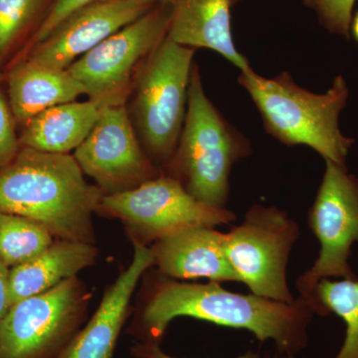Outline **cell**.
Instances as JSON below:
<instances>
[{"label": "cell", "instance_id": "8fae6325", "mask_svg": "<svg viewBox=\"0 0 358 358\" xmlns=\"http://www.w3.org/2000/svg\"><path fill=\"white\" fill-rule=\"evenodd\" d=\"M73 155L103 195L128 192L162 174L141 145L126 105L102 108Z\"/></svg>", "mask_w": 358, "mask_h": 358}, {"label": "cell", "instance_id": "277c9868", "mask_svg": "<svg viewBox=\"0 0 358 358\" xmlns=\"http://www.w3.org/2000/svg\"><path fill=\"white\" fill-rule=\"evenodd\" d=\"M251 154L248 138L205 95L199 65L193 64L185 124L162 174L176 178L199 201L226 208L232 167Z\"/></svg>", "mask_w": 358, "mask_h": 358}, {"label": "cell", "instance_id": "9c48e42d", "mask_svg": "<svg viewBox=\"0 0 358 358\" xmlns=\"http://www.w3.org/2000/svg\"><path fill=\"white\" fill-rule=\"evenodd\" d=\"M90 294L77 277L14 303L0 324V358H56L78 333Z\"/></svg>", "mask_w": 358, "mask_h": 358}, {"label": "cell", "instance_id": "3957f363", "mask_svg": "<svg viewBox=\"0 0 358 358\" xmlns=\"http://www.w3.org/2000/svg\"><path fill=\"white\" fill-rule=\"evenodd\" d=\"M238 82L248 92L266 131L275 140L289 147L307 145L324 160L346 167L355 141L343 136L338 126L350 95L345 78H334L324 94L301 88L288 72L265 78L250 68L241 72Z\"/></svg>", "mask_w": 358, "mask_h": 358}, {"label": "cell", "instance_id": "603a6c76", "mask_svg": "<svg viewBox=\"0 0 358 358\" xmlns=\"http://www.w3.org/2000/svg\"><path fill=\"white\" fill-rule=\"evenodd\" d=\"M20 148L17 124L7 96L6 78L0 72V169L7 166Z\"/></svg>", "mask_w": 358, "mask_h": 358}, {"label": "cell", "instance_id": "f1b7e54d", "mask_svg": "<svg viewBox=\"0 0 358 358\" xmlns=\"http://www.w3.org/2000/svg\"><path fill=\"white\" fill-rule=\"evenodd\" d=\"M241 1V0H232V3L235 4L237 3V2Z\"/></svg>", "mask_w": 358, "mask_h": 358}, {"label": "cell", "instance_id": "5bb4252c", "mask_svg": "<svg viewBox=\"0 0 358 358\" xmlns=\"http://www.w3.org/2000/svg\"><path fill=\"white\" fill-rule=\"evenodd\" d=\"M159 274L174 280L240 282L225 250V233L192 226L160 238L150 247Z\"/></svg>", "mask_w": 358, "mask_h": 358}, {"label": "cell", "instance_id": "d6986e66", "mask_svg": "<svg viewBox=\"0 0 358 358\" xmlns=\"http://www.w3.org/2000/svg\"><path fill=\"white\" fill-rule=\"evenodd\" d=\"M56 0H0V72L15 62Z\"/></svg>", "mask_w": 358, "mask_h": 358}, {"label": "cell", "instance_id": "44dd1931", "mask_svg": "<svg viewBox=\"0 0 358 358\" xmlns=\"http://www.w3.org/2000/svg\"><path fill=\"white\" fill-rule=\"evenodd\" d=\"M53 235L31 219L0 211V261L11 268L36 258L54 242Z\"/></svg>", "mask_w": 358, "mask_h": 358}, {"label": "cell", "instance_id": "2e32d148", "mask_svg": "<svg viewBox=\"0 0 358 358\" xmlns=\"http://www.w3.org/2000/svg\"><path fill=\"white\" fill-rule=\"evenodd\" d=\"M7 96L20 129L42 110L74 102L86 89L68 70L22 60L3 72Z\"/></svg>", "mask_w": 358, "mask_h": 358}, {"label": "cell", "instance_id": "7c38bea8", "mask_svg": "<svg viewBox=\"0 0 358 358\" xmlns=\"http://www.w3.org/2000/svg\"><path fill=\"white\" fill-rule=\"evenodd\" d=\"M155 6L138 0H106L90 4L71 14L23 60L67 70L87 52Z\"/></svg>", "mask_w": 358, "mask_h": 358}, {"label": "cell", "instance_id": "e0dca14e", "mask_svg": "<svg viewBox=\"0 0 358 358\" xmlns=\"http://www.w3.org/2000/svg\"><path fill=\"white\" fill-rule=\"evenodd\" d=\"M95 244L57 239L29 262L9 271V305L53 289L94 265Z\"/></svg>", "mask_w": 358, "mask_h": 358}, {"label": "cell", "instance_id": "484cf974", "mask_svg": "<svg viewBox=\"0 0 358 358\" xmlns=\"http://www.w3.org/2000/svg\"><path fill=\"white\" fill-rule=\"evenodd\" d=\"M9 271L0 261V324L3 322L7 312L10 308L9 305Z\"/></svg>", "mask_w": 358, "mask_h": 358}, {"label": "cell", "instance_id": "9a60e30c", "mask_svg": "<svg viewBox=\"0 0 358 358\" xmlns=\"http://www.w3.org/2000/svg\"><path fill=\"white\" fill-rule=\"evenodd\" d=\"M232 4V0H173L169 38L190 48L217 52L241 72L250 69L233 41Z\"/></svg>", "mask_w": 358, "mask_h": 358}, {"label": "cell", "instance_id": "30bf717a", "mask_svg": "<svg viewBox=\"0 0 358 358\" xmlns=\"http://www.w3.org/2000/svg\"><path fill=\"white\" fill-rule=\"evenodd\" d=\"M308 223L320 242V253L312 267L298 278L296 288L310 305L322 280L357 279L350 258L352 245L358 242V178L348 173V167L326 160Z\"/></svg>", "mask_w": 358, "mask_h": 358}, {"label": "cell", "instance_id": "7402d4cb", "mask_svg": "<svg viewBox=\"0 0 358 358\" xmlns=\"http://www.w3.org/2000/svg\"><path fill=\"white\" fill-rule=\"evenodd\" d=\"M357 0H303L317 13L320 24L329 32L350 38L352 10Z\"/></svg>", "mask_w": 358, "mask_h": 358}, {"label": "cell", "instance_id": "83f0119b", "mask_svg": "<svg viewBox=\"0 0 358 358\" xmlns=\"http://www.w3.org/2000/svg\"><path fill=\"white\" fill-rule=\"evenodd\" d=\"M138 1L147 2L150 4L162 3V2L169 1V0H138Z\"/></svg>", "mask_w": 358, "mask_h": 358}, {"label": "cell", "instance_id": "52a82bcc", "mask_svg": "<svg viewBox=\"0 0 358 358\" xmlns=\"http://www.w3.org/2000/svg\"><path fill=\"white\" fill-rule=\"evenodd\" d=\"M300 237L298 223L278 207L254 204L239 225L225 233V250L240 282L252 294L291 303L287 280L289 255Z\"/></svg>", "mask_w": 358, "mask_h": 358}, {"label": "cell", "instance_id": "4316f807", "mask_svg": "<svg viewBox=\"0 0 358 358\" xmlns=\"http://www.w3.org/2000/svg\"><path fill=\"white\" fill-rule=\"evenodd\" d=\"M350 32H352L355 41L358 42V11L355 17L352 18V23H350Z\"/></svg>", "mask_w": 358, "mask_h": 358}, {"label": "cell", "instance_id": "cb8c5ba5", "mask_svg": "<svg viewBox=\"0 0 358 358\" xmlns=\"http://www.w3.org/2000/svg\"><path fill=\"white\" fill-rule=\"evenodd\" d=\"M101 1H106V0H56L53 6H52L50 11L47 14L43 23H42L39 29L35 33L34 36L26 45L24 50L20 54V57L16 59L15 62L13 65L22 61L33 47L43 41L61 22H63L66 18L69 17L71 14L79 10V9L83 8L85 6H90V4Z\"/></svg>", "mask_w": 358, "mask_h": 358}, {"label": "cell", "instance_id": "ffe728a7", "mask_svg": "<svg viewBox=\"0 0 358 358\" xmlns=\"http://www.w3.org/2000/svg\"><path fill=\"white\" fill-rule=\"evenodd\" d=\"M313 313H336L345 322V341L334 358H358V279L320 281L310 303Z\"/></svg>", "mask_w": 358, "mask_h": 358}, {"label": "cell", "instance_id": "ba28073f", "mask_svg": "<svg viewBox=\"0 0 358 358\" xmlns=\"http://www.w3.org/2000/svg\"><path fill=\"white\" fill-rule=\"evenodd\" d=\"M96 213L119 219L131 241L145 245L176 231L236 221L234 212L199 201L176 178L166 174L128 192L103 195Z\"/></svg>", "mask_w": 358, "mask_h": 358}, {"label": "cell", "instance_id": "8992f818", "mask_svg": "<svg viewBox=\"0 0 358 358\" xmlns=\"http://www.w3.org/2000/svg\"><path fill=\"white\" fill-rule=\"evenodd\" d=\"M173 0L155 4L68 68L100 109L127 105L138 73L169 36Z\"/></svg>", "mask_w": 358, "mask_h": 358}, {"label": "cell", "instance_id": "d4e9b609", "mask_svg": "<svg viewBox=\"0 0 358 358\" xmlns=\"http://www.w3.org/2000/svg\"><path fill=\"white\" fill-rule=\"evenodd\" d=\"M133 353L136 358H178L166 355L162 352L159 345L157 343H141L133 348ZM237 358H296L294 355L282 352L275 348L274 352H255V350H248L244 355H240Z\"/></svg>", "mask_w": 358, "mask_h": 358}, {"label": "cell", "instance_id": "6da1fadb", "mask_svg": "<svg viewBox=\"0 0 358 358\" xmlns=\"http://www.w3.org/2000/svg\"><path fill=\"white\" fill-rule=\"evenodd\" d=\"M313 315L300 296L293 303H282L252 293L227 291L217 282L192 284L159 274L148 288L136 334L143 343L159 345L174 319L189 317L245 329L261 343L272 341L278 350L296 357L308 346Z\"/></svg>", "mask_w": 358, "mask_h": 358}, {"label": "cell", "instance_id": "7a4b0ae2", "mask_svg": "<svg viewBox=\"0 0 358 358\" xmlns=\"http://www.w3.org/2000/svg\"><path fill=\"white\" fill-rule=\"evenodd\" d=\"M103 196L70 154L21 148L0 169V211L36 221L56 239L95 244L93 215Z\"/></svg>", "mask_w": 358, "mask_h": 358}, {"label": "cell", "instance_id": "4fadbf2b", "mask_svg": "<svg viewBox=\"0 0 358 358\" xmlns=\"http://www.w3.org/2000/svg\"><path fill=\"white\" fill-rule=\"evenodd\" d=\"M133 260L103 294L100 306L56 358H113L129 303L141 275L154 266L150 247L131 241Z\"/></svg>", "mask_w": 358, "mask_h": 358}, {"label": "cell", "instance_id": "5b68a950", "mask_svg": "<svg viewBox=\"0 0 358 358\" xmlns=\"http://www.w3.org/2000/svg\"><path fill=\"white\" fill-rule=\"evenodd\" d=\"M195 50L167 36L141 68L129 96V117L160 173L176 152L185 124Z\"/></svg>", "mask_w": 358, "mask_h": 358}, {"label": "cell", "instance_id": "ac0fdd59", "mask_svg": "<svg viewBox=\"0 0 358 358\" xmlns=\"http://www.w3.org/2000/svg\"><path fill=\"white\" fill-rule=\"evenodd\" d=\"M92 101L62 103L42 110L18 129L21 148L68 155L91 133L100 115Z\"/></svg>", "mask_w": 358, "mask_h": 358}]
</instances>
